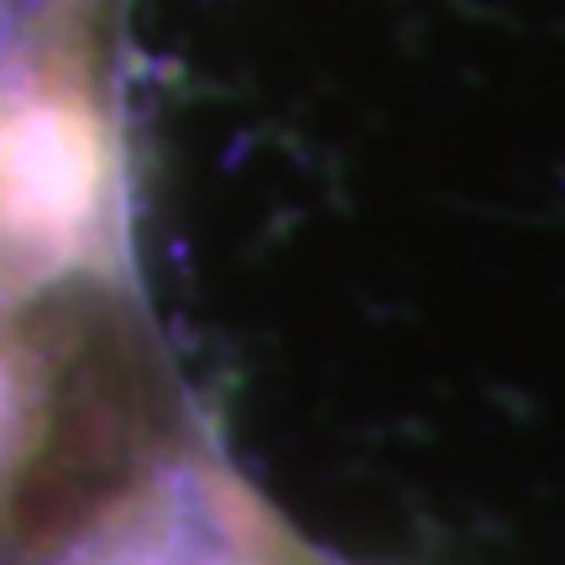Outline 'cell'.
Returning <instances> with one entry per match:
<instances>
[{"label": "cell", "instance_id": "obj_1", "mask_svg": "<svg viewBox=\"0 0 565 565\" xmlns=\"http://www.w3.org/2000/svg\"><path fill=\"white\" fill-rule=\"evenodd\" d=\"M110 152L84 100L0 110V273L53 278L100 236Z\"/></svg>", "mask_w": 565, "mask_h": 565}, {"label": "cell", "instance_id": "obj_2", "mask_svg": "<svg viewBox=\"0 0 565 565\" xmlns=\"http://www.w3.org/2000/svg\"><path fill=\"white\" fill-rule=\"evenodd\" d=\"M100 565H309L288 545H278L252 513L231 508L221 498V529L215 540H200V529H189L179 513L137 524L121 545L100 555Z\"/></svg>", "mask_w": 565, "mask_h": 565}]
</instances>
